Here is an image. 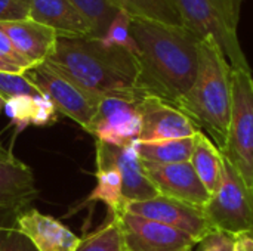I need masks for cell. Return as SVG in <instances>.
Listing matches in <instances>:
<instances>
[{
  "instance_id": "obj_30",
  "label": "cell",
  "mask_w": 253,
  "mask_h": 251,
  "mask_svg": "<svg viewBox=\"0 0 253 251\" xmlns=\"http://www.w3.org/2000/svg\"><path fill=\"white\" fill-rule=\"evenodd\" d=\"M36 101V114L33 118V124L34 126H50L56 121V108L53 105V102L40 95V96H34Z\"/></svg>"
},
{
  "instance_id": "obj_14",
  "label": "cell",
  "mask_w": 253,
  "mask_h": 251,
  "mask_svg": "<svg viewBox=\"0 0 253 251\" xmlns=\"http://www.w3.org/2000/svg\"><path fill=\"white\" fill-rule=\"evenodd\" d=\"M37 197L33 170L0 143V213L15 217Z\"/></svg>"
},
{
  "instance_id": "obj_28",
  "label": "cell",
  "mask_w": 253,
  "mask_h": 251,
  "mask_svg": "<svg viewBox=\"0 0 253 251\" xmlns=\"http://www.w3.org/2000/svg\"><path fill=\"white\" fill-rule=\"evenodd\" d=\"M0 251H36L27 238L18 234L12 226H0Z\"/></svg>"
},
{
  "instance_id": "obj_16",
  "label": "cell",
  "mask_w": 253,
  "mask_h": 251,
  "mask_svg": "<svg viewBox=\"0 0 253 251\" xmlns=\"http://www.w3.org/2000/svg\"><path fill=\"white\" fill-rule=\"evenodd\" d=\"M0 30L31 67L43 64L52 56L59 37L55 30L31 18L0 22Z\"/></svg>"
},
{
  "instance_id": "obj_20",
  "label": "cell",
  "mask_w": 253,
  "mask_h": 251,
  "mask_svg": "<svg viewBox=\"0 0 253 251\" xmlns=\"http://www.w3.org/2000/svg\"><path fill=\"white\" fill-rule=\"evenodd\" d=\"M196 136L185 138V139L157 141V142H138L136 143L138 155L144 164L166 166V164L187 163L191 160Z\"/></svg>"
},
{
  "instance_id": "obj_2",
  "label": "cell",
  "mask_w": 253,
  "mask_h": 251,
  "mask_svg": "<svg viewBox=\"0 0 253 251\" xmlns=\"http://www.w3.org/2000/svg\"><path fill=\"white\" fill-rule=\"evenodd\" d=\"M56 71L96 98L122 96L142 99L138 56L110 46L96 37H58L55 52L46 61Z\"/></svg>"
},
{
  "instance_id": "obj_8",
  "label": "cell",
  "mask_w": 253,
  "mask_h": 251,
  "mask_svg": "<svg viewBox=\"0 0 253 251\" xmlns=\"http://www.w3.org/2000/svg\"><path fill=\"white\" fill-rule=\"evenodd\" d=\"M142 99L122 96L102 98L87 133L96 141L114 146L138 143L142 129Z\"/></svg>"
},
{
  "instance_id": "obj_1",
  "label": "cell",
  "mask_w": 253,
  "mask_h": 251,
  "mask_svg": "<svg viewBox=\"0 0 253 251\" xmlns=\"http://www.w3.org/2000/svg\"><path fill=\"white\" fill-rule=\"evenodd\" d=\"M130 34L141 67L139 89L176 107L196 80L200 38L184 25L135 18Z\"/></svg>"
},
{
  "instance_id": "obj_6",
  "label": "cell",
  "mask_w": 253,
  "mask_h": 251,
  "mask_svg": "<svg viewBox=\"0 0 253 251\" xmlns=\"http://www.w3.org/2000/svg\"><path fill=\"white\" fill-rule=\"evenodd\" d=\"M203 213L213 232L236 240L243 235H253V189L227 160L222 183L211 195Z\"/></svg>"
},
{
  "instance_id": "obj_24",
  "label": "cell",
  "mask_w": 253,
  "mask_h": 251,
  "mask_svg": "<svg viewBox=\"0 0 253 251\" xmlns=\"http://www.w3.org/2000/svg\"><path fill=\"white\" fill-rule=\"evenodd\" d=\"M130 16L125 12H119L111 25L108 27L105 36L102 37V41L110 46H119L123 49L130 50L136 55V44L130 34Z\"/></svg>"
},
{
  "instance_id": "obj_22",
  "label": "cell",
  "mask_w": 253,
  "mask_h": 251,
  "mask_svg": "<svg viewBox=\"0 0 253 251\" xmlns=\"http://www.w3.org/2000/svg\"><path fill=\"white\" fill-rule=\"evenodd\" d=\"M77 10L89 21L93 28V37L102 38L120 12L111 0H70Z\"/></svg>"
},
{
  "instance_id": "obj_29",
  "label": "cell",
  "mask_w": 253,
  "mask_h": 251,
  "mask_svg": "<svg viewBox=\"0 0 253 251\" xmlns=\"http://www.w3.org/2000/svg\"><path fill=\"white\" fill-rule=\"evenodd\" d=\"M234 246L236 238L221 232H211L196 246L194 251H234Z\"/></svg>"
},
{
  "instance_id": "obj_11",
  "label": "cell",
  "mask_w": 253,
  "mask_h": 251,
  "mask_svg": "<svg viewBox=\"0 0 253 251\" xmlns=\"http://www.w3.org/2000/svg\"><path fill=\"white\" fill-rule=\"evenodd\" d=\"M142 129L139 142H157L194 138L202 132L196 123L175 105L154 96L141 101Z\"/></svg>"
},
{
  "instance_id": "obj_23",
  "label": "cell",
  "mask_w": 253,
  "mask_h": 251,
  "mask_svg": "<svg viewBox=\"0 0 253 251\" xmlns=\"http://www.w3.org/2000/svg\"><path fill=\"white\" fill-rule=\"evenodd\" d=\"M76 251H126L119 222L116 219H110L105 226L86 238H82Z\"/></svg>"
},
{
  "instance_id": "obj_17",
  "label": "cell",
  "mask_w": 253,
  "mask_h": 251,
  "mask_svg": "<svg viewBox=\"0 0 253 251\" xmlns=\"http://www.w3.org/2000/svg\"><path fill=\"white\" fill-rule=\"evenodd\" d=\"M30 18L59 37H93L92 25L70 0H30Z\"/></svg>"
},
{
  "instance_id": "obj_19",
  "label": "cell",
  "mask_w": 253,
  "mask_h": 251,
  "mask_svg": "<svg viewBox=\"0 0 253 251\" xmlns=\"http://www.w3.org/2000/svg\"><path fill=\"white\" fill-rule=\"evenodd\" d=\"M96 186L87 197L86 203L99 201L108 207L111 219H119L127 207L123 197V183L119 170L102 160H96Z\"/></svg>"
},
{
  "instance_id": "obj_26",
  "label": "cell",
  "mask_w": 253,
  "mask_h": 251,
  "mask_svg": "<svg viewBox=\"0 0 253 251\" xmlns=\"http://www.w3.org/2000/svg\"><path fill=\"white\" fill-rule=\"evenodd\" d=\"M42 93L24 77V74H13L0 71V98L6 102L15 96H40Z\"/></svg>"
},
{
  "instance_id": "obj_3",
  "label": "cell",
  "mask_w": 253,
  "mask_h": 251,
  "mask_svg": "<svg viewBox=\"0 0 253 251\" xmlns=\"http://www.w3.org/2000/svg\"><path fill=\"white\" fill-rule=\"evenodd\" d=\"M233 105V68L212 36L199 43V68L187 95L176 104L196 126L222 149Z\"/></svg>"
},
{
  "instance_id": "obj_33",
  "label": "cell",
  "mask_w": 253,
  "mask_h": 251,
  "mask_svg": "<svg viewBox=\"0 0 253 251\" xmlns=\"http://www.w3.org/2000/svg\"><path fill=\"white\" fill-rule=\"evenodd\" d=\"M0 71L13 72V74H24V72H25L21 67H18L16 64H13V62H10V61H7V59L3 58V56H0Z\"/></svg>"
},
{
  "instance_id": "obj_4",
  "label": "cell",
  "mask_w": 253,
  "mask_h": 251,
  "mask_svg": "<svg viewBox=\"0 0 253 251\" xmlns=\"http://www.w3.org/2000/svg\"><path fill=\"white\" fill-rule=\"evenodd\" d=\"M175 3L185 28L200 40L212 36L233 70L252 71L237 36L243 0H175Z\"/></svg>"
},
{
  "instance_id": "obj_9",
  "label": "cell",
  "mask_w": 253,
  "mask_h": 251,
  "mask_svg": "<svg viewBox=\"0 0 253 251\" xmlns=\"http://www.w3.org/2000/svg\"><path fill=\"white\" fill-rule=\"evenodd\" d=\"M126 251H193L197 243L165 223L125 212L119 219Z\"/></svg>"
},
{
  "instance_id": "obj_31",
  "label": "cell",
  "mask_w": 253,
  "mask_h": 251,
  "mask_svg": "<svg viewBox=\"0 0 253 251\" xmlns=\"http://www.w3.org/2000/svg\"><path fill=\"white\" fill-rule=\"evenodd\" d=\"M0 56L6 58L7 61H10L13 64H16L24 71H27L28 68H31V65L18 53V50L13 47V44L10 43V40L6 37V34L1 30H0Z\"/></svg>"
},
{
  "instance_id": "obj_21",
  "label": "cell",
  "mask_w": 253,
  "mask_h": 251,
  "mask_svg": "<svg viewBox=\"0 0 253 251\" xmlns=\"http://www.w3.org/2000/svg\"><path fill=\"white\" fill-rule=\"evenodd\" d=\"M114 6L135 19L182 25L175 0H111Z\"/></svg>"
},
{
  "instance_id": "obj_34",
  "label": "cell",
  "mask_w": 253,
  "mask_h": 251,
  "mask_svg": "<svg viewBox=\"0 0 253 251\" xmlns=\"http://www.w3.org/2000/svg\"><path fill=\"white\" fill-rule=\"evenodd\" d=\"M3 108H4V101L0 98V112H1V109H3Z\"/></svg>"
},
{
  "instance_id": "obj_12",
  "label": "cell",
  "mask_w": 253,
  "mask_h": 251,
  "mask_svg": "<svg viewBox=\"0 0 253 251\" xmlns=\"http://www.w3.org/2000/svg\"><path fill=\"white\" fill-rule=\"evenodd\" d=\"M95 148L96 160L107 161L119 170L123 183V197L127 204L147 201L160 195L145 173L142 161L138 155L136 143L114 146L96 141Z\"/></svg>"
},
{
  "instance_id": "obj_32",
  "label": "cell",
  "mask_w": 253,
  "mask_h": 251,
  "mask_svg": "<svg viewBox=\"0 0 253 251\" xmlns=\"http://www.w3.org/2000/svg\"><path fill=\"white\" fill-rule=\"evenodd\" d=\"M234 251H253V235H243L237 238Z\"/></svg>"
},
{
  "instance_id": "obj_25",
  "label": "cell",
  "mask_w": 253,
  "mask_h": 251,
  "mask_svg": "<svg viewBox=\"0 0 253 251\" xmlns=\"http://www.w3.org/2000/svg\"><path fill=\"white\" fill-rule=\"evenodd\" d=\"M6 115L16 126L18 132H22L28 124H33L36 114L34 96H15L4 102Z\"/></svg>"
},
{
  "instance_id": "obj_18",
  "label": "cell",
  "mask_w": 253,
  "mask_h": 251,
  "mask_svg": "<svg viewBox=\"0 0 253 251\" xmlns=\"http://www.w3.org/2000/svg\"><path fill=\"white\" fill-rule=\"evenodd\" d=\"M190 163L209 194H215L224 179L225 158L221 149L203 132L197 133L196 136V143Z\"/></svg>"
},
{
  "instance_id": "obj_7",
  "label": "cell",
  "mask_w": 253,
  "mask_h": 251,
  "mask_svg": "<svg viewBox=\"0 0 253 251\" xmlns=\"http://www.w3.org/2000/svg\"><path fill=\"white\" fill-rule=\"evenodd\" d=\"M24 77L43 96L53 102L56 111L70 117L86 132H89L101 102L99 98L77 86L47 62L28 68L24 72Z\"/></svg>"
},
{
  "instance_id": "obj_10",
  "label": "cell",
  "mask_w": 253,
  "mask_h": 251,
  "mask_svg": "<svg viewBox=\"0 0 253 251\" xmlns=\"http://www.w3.org/2000/svg\"><path fill=\"white\" fill-rule=\"evenodd\" d=\"M126 212L172 226L191 237L197 244L213 232L202 209L165 195H157L147 201L130 203L127 204Z\"/></svg>"
},
{
  "instance_id": "obj_5",
  "label": "cell",
  "mask_w": 253,
  "mask_h": 251,
  "mask_svg": "<svg viewBox=\"0 0 253 251\" xmlns=\"http://www.w3.org/2000/svg\"><path fill=\"white\" fill-rule=\"evenodd\" d=\"M224 158L253 189V77L252 71L233 70V105Z\"/></svg>"
},
{
  "instance_id": "obj_13",
  "label": "cell",
  "mask_w": 253,
  "mask_h": 251,
  "mask_svg": "<svg viewBox=\"0 0 253 251\" xmlns=\"http://www.w3.org/2000/svg\"><path fill=\"white\" fill-rule=\"evenodd\" d=\"M145 173L160 195L202 209L211 200V194L199 179L190 161L166 166L144 164Z\"/></svg>"
},
{
  "instance_id": "obj_15",
  "label": "cell",
  "mask_w": 253,
  "mask_h": 251,
  "mask_svg": "<svg viewBox=\"0 0 253 251\" xmlns=\"http://www.w3.org/2000/svg\"><path fill=\"white\" fill-rule=\"evenodd\" d=\"M12 228L27 238L36 251H76L82 240L59 220L36 209L19 213Z\"/></svg>"
},
{
  "instance_id": "obj_27",
  "label": "cell",
  "mask_w": 253,
  "mask_h": 251,
  "mask_svg": "<svg viewBox=\"0 0 253 251\" xmlns=\"http://www.w3.org/2000/svg\"><path fill=\"white\" fill-rule=\"evenodd\" d=\"M30 18V0H0V22Z\"/></svg>"
}]
</instances>
